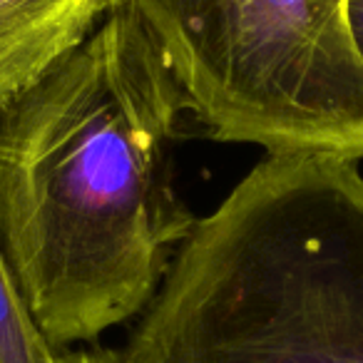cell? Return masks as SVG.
Here are the masks:
<instances>
[{
  "mask_svg": "<svg viewBox=\"0 0 363 363\" xmlns=\"http://www.w3.org/2000/svg\"><path fill=\"white\" fill-rule=\"evenodd\" d=\"M184 110L145 30L110 11L0 115V252L55 348L145 311L197 227L172 184Z\"/></svg>",
  "mask_w": 363,
  "mask_h": 363,
  "instance_id": "6da1fadb",
  "label": "cell"
},
{
  "mask_svg": "<svg viewBox=\"0 0 363 363\" xmlns=\"http://www.w3.org/2000/svg\"><path fill=\"white\" fill-rule=\"evenodd\" d=\"M130 363H363V174L269 155L182 244Z\"/></svg>",
  "mask_w": 363,
  "mask_h": 363,
  "instance_id": "7a4b0ae2",
  "label": "cell"
},
{
  "mask_svg": "<svg viewBox=\"0 0 363 363\" xmlns=\"http://www.w3.org/2000/svg\"><path fill=\"white\" fill-rule=\"evenodd\" d=\"M145 30L219 142L363 157V57L348 0H110Z\"/></svg>",
  "mask_w": 363,
  "mask_h": 363,
  "instance_id": "3957f363",
  "label": "cell"
},
{
  "mask_svg": "<svg viewBox=\"0 0 363 363\" xmlns=\"http://www.w3.org/2000/svg\"><path fill=\"white\" fill-rule=\"evenodd\" d=\"M110 0H0V115L97 30Z\"/></svg>",
  "mask_w": 363,
  "mask_h": 363,
  "instance_id": "277c9868",
  "label": "cell"
},
{
  "mask_svg": "<svg viewBox=\"0 0 363 363\" xmlns=\"http://www.w3.org/2000/svg\"><path fill=\"white\" fill-rule=\"evenodd\" d=\"M0 363H57V348L38 326L3 252H0Z\"/></svg>",
  "mask_w": 363,
  "mask_h": 363,
  "instance_id": "5b68a950",
  "label": "cell"
},
{
  "mask_svg": "<svg viewBox=\"0 0 363 363\" xmlns=\"http://www.w3.org/2000/svg\"><path fill=\"white\" fill-rule=\"evenodd\" d=\"M57 363H130L125 351L117 348H102V346H87V348H57Z\"/></svg>",
  "mask_w": 363,
  "mask_h": 363,
  "instance_id": "8992f818",
  "label": "cell"
},
{
  "mask_svg": "<svg viewBox=\"0 0 363 363\" xmlns=\"http://www.w3.org/2000/svg\"><path fill=\"white\" fill-rule=\"evenodd\" d=\"M348 26L358 55L363 57V0H348Z\"/></svg>",
  "mask_w": 363,
  "mask_h": 363,
  "instance_id": "52a82bcc",
  "label": "cell"
}]
</instances>
